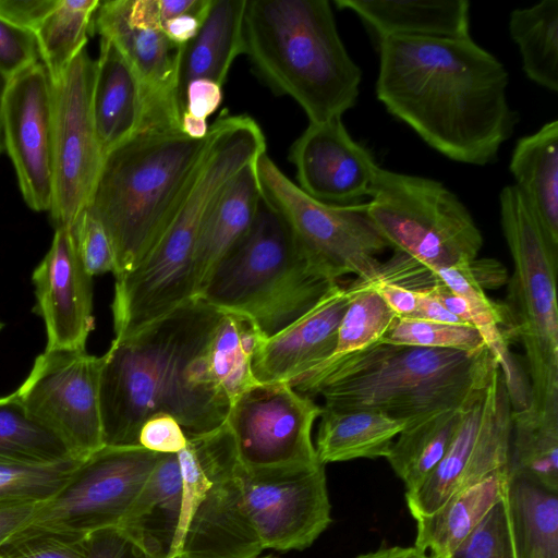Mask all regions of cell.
I'll return each instance as SVG.
<instances>
[{"label":"cell","instance_id":"obj_14","mask_svg":"<svg viewBox=\"0 0 558 558\" xmlns=\"http://www.w3.org/2000/svg\"><path fill=\"white\" fill-rule=\"evenodd\" d=\"M322 411L287 383L259 384L243 393L226 420L241 465L259 471L320 463L312 429Z\"/></svg>","mask_w":558,"mask_h":558},{"label":"cell","instance_id":"obj_55","mask_svg":"<svg viewBox=\"0 0 558 558\" xmlns=\"http://www.w3.org/2000/svg\"><path fill=\"white\" fill-rule=\"evenodd\" d=\"M181 130L192 138H205L209 131L207 121L193 118L184 113L181 118Z\"/></svg>","mask_w":558,"mask_h":558},{"label":"cell","instance_id":"obj_10","mask_svg":"<svg viewBox=\"0 0 558 558\" xmlns=\"http://www.w3.org/2000/svg\"><path fill=\"white\" fill-rule=\"evenodd\" d=\"M264 198L286 220L311 260L332 281L371 278L389 247L366 213V203L339 206L302 191L265 153L257 162Z\"/></svg>","mask_w":558,"mask_h":558},{"label":"cell","instance_id":"obj_17","mask_svg":"<svg viewBox=\"0 0 558 558\" xmlns=\"http://www.w3.org/2000/svg\"><path fill=\"white\" fill-rule=\"evenodd\" d=\"M7 149L26 204L50 211L54 189V100L47 69L38 62L9 80L2 108Z\"/></svg>","mask_w":558,"mask_h":558},{"label":"cell","instance_id":"obj_53","mask_svg":"<svg viewBox=\"0 0 558 558\" xmlns=\"http://www.w3.org/2000/svg\"><path fill=\"white\" fill-rule=\"evenodd\" d=\"M355 558H432L423 550L415 546L401 547L395 546L389 548H381L376 551H371L356 556Z\"/></svg>","mask_w":558,"mask_h":558},{"label":"cell","instance_id":"obj_47","mask_svg":"<svg viewBox=\"0 0 558 558\" xmlns=\"http://www.w3.org/2000/svg\"><path fill=\"white\" fill-rule=\"evenodd\" d=\"M44 502L27 499L0 502V547L34 521Z\"/></svg>","mask_w":558,"mask_h":558},{"label":"cell","instance_id":"obj_24","mask_svg":"<svg viewBox=\"0 0 558 558\" xmlns=\"http://www.w3.org/2000/svg\"><path fill=\"white\" fill-rule=\"evenodd\" d=\"M256 162L247 165L227 185L202 225L194 256V298L256 219L263 199Z\"/></svg>","mask_w":558,"mask_h":558},{"label":"cell","instance_id":"obj_4","mask_svg":"<svg viewBox=\"0 0 558 558\" xmlns=\"http://www.w3.org/2000/svg\"><path fill=\"white\" fill-rule=\"evenodd\" d=\"M244 52L260 78L296 101L310 123L356 104L362 70L347 51L327 0H246Z\"/></svg>","mask_w":558,"mask_h":558},{"label":"cell","instance_id":"obj_30","mask_svg":"<svg viewBox=\"0 0 558 558\" xmlns=\"http://www.w3.org/2000/svg\"><path fill=\"white\" fill-rule=\"evenodd\" d=\"M504 496L517 558H558V492L508 472Z\"/></svg>","mask_w":558,"mask_h":558},{"label":"cell","instance_id":"obj_32","mask_svg":"<svg viewBox=\"0 0 558 558\" xmlns=\"http://www.w3.org/2000/svg\"><path fill=\"white\" fill-rule=\"evenodd\" d=\"M266 338L248 317L223 312L207 348V366L217 388L231 405L259 385L253 374L255 351Z\"/></svg>","mask_w":558,"mask_h":558},{"label":"cell","instance_id":"obj_19","mask_svg":"<svg viewBox=\"0 0 558 558\" xmlns=\"http://www.w3.org/2000/svg\"><path fill=\"white\" fill-rule=\"evenodd\" d=\"M129 5L130 0L100 1L92 26L119 48L141 83L144 116L140 131L181 129L175 92L178 47L161 31L130 25Z\"/></svg>","mask_w":558,"mask_h":558},{"label":"cell","instance_id":"obj_51","mask_svg":"<svg viewBox=\"0 0 558 558\" xmlns=\"http://www.w3.org/2000/svg\"><path fill=\"white\" fill-rule=\"evenodd\" d=\"M128 22L138 28L161 31L159 0H130Z\"/></svg>","mask_w":558,"mask_h":558},{"label":"cell","instance_id":"obj_49","mask_svg":"<svg viewBox=\"0 0 558 558\" xmlns=\"http://www.w3.org/2000/svg\"><path fill=\"white\" fill-rule=\"evenodd\" d=\"M211 4V0H201L192 11L166 20L161 31L175 46L181 47L192 40L199 32Z\"/></svg>","mask_w":558,"mask_h":558},{"label":"cell","instance_id":"obj_48","mask_svg":"<svg viewBox=\"0 0 558 558\" xmlns=\"http://www.w3.org/2000/svg\"><path fill=\"white\" fill-rule=\"evenodd\" d=\"M222 98V86L219 84L209 80L192 81L185 90L184 113L207 121L220 106Z\"/></svg>","mask_w":558,"mask_h":558},{"label":"cell","instance_id":"obj_5","mask_svg":"<svg viewBox=\"0 0 558 558\" xmlns=\"http://www.w3.org/2000/svg\"><path fill=\"white\" fill-rule=\"evenodd\" d=\"M209 143L181 129L140 131L106 154L85 209L104 227L114 278L151 251L186 192Z\"/></svg>","mask_w":558,"mask_h":558},{"label":"cell","instance_id":"obj_57","mask_svg":"<svg viewBox=\"0 0 558 558\" xmlns=\"http://www.w3.org/2000/svg\"><path fill=\"white\" fill-rule=\"evenodd\" d=\"M4 327V324L2 322H0V331L3 329Z\"/></svg>","mask_w":558,"mask_h":558},{"label":"cell","instance_id":"obj_39","mask_svg":"<svg viewBox=\"0 0 558 558\" xmlns=\"http://www.w3.org/2000/svg\"><path fill=\"white\" fill-rule=\"evenodd\" d=\"M80 461L41 466L0 464V502L16 499L48 500Z\"/></svg>","mask_w":558,"mask_h":558},{"label":"cell","instance_id":"obj_27","mask_svg":"<svg viewBox=\"0 0 558 558\" xmlns=\"http://www.w3.org/2000/svg\"><path fill=\"white\" fill-rule=\"evenodd\" d=\"M509 170L513 184L535 214L550 241L558 245V121L518 140Z\"/></svg>","mask_w":558,"mask_h":558},{"label":"cell","instance_id":"obj_1","mask_svg":"<svg viewBox=\"0 0 558 558\" xmlns=\"http://www.w3.org/2000/svg\"><path fill=\"white\" fill-rule=\"evenodd\" d=\"M509 74L489 51L465 38L379 39L377 99L445 157L492 163L514 132Z\"/></svg>","mask_w":558,"mask_h":558},{"label":"cell","instance_id":"obj_36","mask_svg":"<svg viewBox=\"0 0 558 558\" xmlns=\"http://www.w3.org/2000/svg\"><path fill=\"white\" fill-rule=\"evenodd\" d=\"M99 0H60L35 32L40 59L57 81L85 48Z\"/></svg>","mask_w":558,"mask_h":558},{"label":"cell","instance_id":"obj_35","mask_svg":"<svg viewBox=\"0 0 558 558\" xmlns=\"http://www.w3.org/2000/svg\"><path fill=\"white\" fill-rule=\"evenodd\" d=\"M508 472L558 492V415L527 405L512 410Z\"/></svg>","mask_w":558,"mask_h":558},{"label":"cell","instance_id":"obj_29","mask_svg":"<svg viewBox=\"0 0 558 558\" xmlns=\"http://www.w3.org/2000/svg\"><path fill=\"white\" fill-rule=\"evenodd\" d=\"M507 473L493 474L458 492L429 514L415 518L414 546L432 558H449L505 494Z\"/></svg>","mask_w":558,"mask_h":558},{"label":"cell","instance_id":"obj_15","mask_svg":"<svg viewBox=\"0 0 558 558\" xmlns=\"http://www.w3.org/2000/svg\"><path fill=\"white\" fill-rule=\"evenodd\" d=\"M96 60L84 48L54 82V189L50 216L56 228H71L86 207L104 154L99 147L92 95Z\"/></svg>","mask_w":558,"mask_h":558},{"label":"cell","instance_id":"obj_18","mask_svg":"<svg viewBox=\"0 0 558 558\" xmlns=\"http://www.w3.org/2000/svg\"><path fill=\"white\" fill-rule=\"evenodd\" d=\"M298 186L311 197L347 206L367 196L378 169L372 154L347 131L342 117L308 123L290 148Z\"/></svg>","mask_w":558,"mask_h":558},{"label":"cell","instance_id":"obj_40","mask_svg":"<svg viewBox=\"0 0 558 558\" xmlns=\"http://www.w3.org/2000/svg\"><path fill=\"white\" fill-rule=\"evenodd\" d=\"M0 558H87L86 536L29 524L0 547Z\"/></svg>","mask_w":558,"mask_h":558},{"label":"cell","instance_id":"obj_7","mask_svg":"<svg viewBox=\"0 0 558 558\" xmlns=\"http://www.w3.org/2000/svg\"><path fill=\"white\" fill-rule=\"evenodd\" d=\"M499 210L514 266L506 306L527 361V407L558 415V245L513 184L501 190Z\"/></svg>","mask_w":558,"mask_h":558},{"label":"cell","instance_id":"obj_31","mask_svg":"<svg viewBox=\"0 0 558 558\" xmlns=\"http://www.w3.org/2000/svg\"><path fill=\"white\" fill-rule=\"evenodd\" d=\"M462 408H446L405 422L386 457L404 483L405 494L416 490L444 458Z\"/></svg>","mask_w":558,"mask_h":558},{"label":"cell","instance_id":"obj_52","mask_svg":"<svg viewBox=\"0 0 558 558\" xmlns=\"http://www.w3.org/2000/svg\"><path fill=\"white\" fill-rule=\"evenodd\" d=\"M416 295V311L414 318L448 323L463 324L458 317L451 314L428 289L414 290Z\"/></svg>","mask_w":558,"mask_h":558},{"label":"cell","instance_id":"obj_42","mask_svg":"<svg viewBox=\"0 0 558 558\" xmlns=\"http://www.w3.org/2000/svg\"><path fill=\"white\" fill-rule=\"evenodd\" d=\"M70 229L85 270L92 277L105 272L114 274L113 250L100 222L84 208Z\"/></svg>","mask_w":558,"mask_h":558},{"label":"cell","instance_id":"obj_22","mask_svg":"<svg viewBox=\"0 0 558 558\" xmlns=\"http://www.w3.org/2000/svg\"><path fill=\"white\" fill-rule=\"evenodd\" d=\"M246 0H211L197 35L177 51V102L185 110V90L195 80L223 86L235 58L244 52L243 23Z\"/></svg>","mask_w":558,"mask_h":558},{"label":"cell","instance_id":"obj_3","mask_svg":"<svg viewBox=\"0 0 558 558\" xmlns=\"http://www.w3.org/2000/svg\"><path fill=\"white\" fill-rule=\"evenodd\" d=\"M499 362L485 347L476 352L375 342L328 359L290 386L324 407L371 410L410 421L461 408Z\"/></svg>","mask_w":558,"mask_h":558},{"label":"cell","instance_id":"obj_46","mask_svg":"<svg viewBox=\"0 0 558 558\" xmlns=\"http://www.w3.org/2000/svg\"><path fill=\"white\" fill-rule=\"evenodd\" d=\"M59 3L60 0H0V17L35 33Z\"/></svg>","mask_w":558,"mask_h":558},{"label":"cell","instance_id":"obj_26","mask_svg":"<svg viewBox=\"0 0 558 558\" xmlns=\"http://www.w3.org/2000/svg\"><path fill=\"white\" fill-rule=\"evenodd\" d=\"M335 4L354 12L379 39L471 36L466 0H336Z\"/></svg>","mask_w":558,"mask_h":558},{"label":"cell","instance_id":"obj_16","mask_svg":"<svg viewBox=\"0 0 558 558\" xmlns=\"http://www.w3.org/2000/svg\"><path fill=\"white\" fill-rule=\"evenodd\" d=\"M239 477L246 513L265 548L302 550L331 522L325 465L250 471Z\"/></svg>","mask_w":558,"mask_h":558},{"label":"cell","instance_id":"obj_6","mask_svg":"<svg viewBox=\"0 0 558 558\" xmlns=\"http://www.w3.org/2000/svg\"><path fill=\"white\" fill-rule=\"evenodd\" d=\"M337 282L311 260L263 195L250 231L196 298L248 317L269 338L310 311Z\"/></svg>","mask_w":558,"mask_h":558},{"label":"cell","instance_id":"obj_54","mask_svg":"<svg viewBox=\"0 0 558 558\" xmlns=\"http://www.w3.org/2000/svg\"><path fill=\"white\" fill-rule=\"evenodd\" d=\"M199 2L201 0H159L162 23L166 20L194 10Z\"/></svg>","mask_w":558,"mask_h":558},{"label":"cell","instance_id":"obj_8","mask_svg":"<svg viewBox=\"0 0 558 558\" xmlns=\"http://www.w3.org/2000/svg\"><path fill=\"white\" fill-rule=\"evenodd\" d=\"M186 437L177 453L182 509L173 558H256L264 547L244 507L240 461L227 423Z\"/></svg>","mask_w":558,"mask_h":558},{"label":"cell","instance_id":"obj_13","mask_svg":"<svg viewBox=\"0 0 558 558\" xmlns=\"http://www.w3.org/2000/svg\"><path fill=\"white\" fill-rule=\"evenodd\" d=\"M101 356L86 349L45 350L15 391L32 417L83 460L104 447L99 408Z\"/></svg>","mask_w":558,"mask_h":558},{"label":"cell","instance_id":"obj_28","mask_svg":"<svg viewBox=\"0 0 558 558\" xmlns=\"http://www.w3.org/2000/svg\"><path fill=\"white\" fill-rule=\"evenodd\" d=\"M315 451L322 464L387 457L404 420L371 410L322 407Z\"/></svg>","mask_w":558,"mask_h":558},{"label":"cell","instance_id":"obj_9","mask_svg":"<svg viewBox=\"0 0 558 558\" xmlns=\"http://www.w3.org/2000/svg\"><path fill=\"white\" fill-rule=\"evenodd\" d=\"M368 197L367 216L389 247L428 269L468 263L483 246L471 213L439 181L378 167Z\"/></svg>","mask_w":558,"mask_h":558},{"label":"cell","instance_id":"obj_23","mask_svg":"<svg viewBox=\"0 0 558 558\" xmlns=\"http://www.w3.org/2000/svg\"><path fill=\"white\" fill-rule=\"evenodd\" d=\"M92 114L104 156L138 133L144 116L143 89L135 72L119 48L104 37L96 60Z\"/></svg>","mask_w":558,"mask_h":558},{"label":"cell","instance_id":"obj_21","mask_svg":"<svg viewBox=\"0 0 558 558\" xmlns=\"http://www.w3.org/2000/svg\"><path fill=\"white\" fill-rule=\"evenodd\" d=\"M353 280L338 281L310 311L259 342L252 362L259 384H291L335 351L338 327L355 293Z\"/></svg>","mask_w":558,"mask_h":558},{"label":"cell","instance_id":"obj_37","mask_svg":"<svg viewBox=\"0 0 558 558\" xmlns=\"http://www.w3.org/2000/svg\"><path fill=\"white\" fill-rule=\"evenodd\" d=\"M353 282L356 290L341 318L336 348L328 359L378 342L397 318L372 287L359 278Z\"/></svg>","mask_w":558,"mask_h":558},{"label":"cell","instance_id":"obj_41","mask_svg":"<svg viewBox=\"0 0 558 558\" xmlns=\"http://www.w3.org/2000/svg\"><path fill=\"white\" fill-rule=\"evenodd\" d=\"M449 558H517L505 496Z\"/></svg>","mask_w":558,"mask_h":558},{"label":"cell","instance_id":"obj_2","mask_svg":"<svg viewBox=\"0 0 558 558\" xmlns=\"http://www.w3.org/2000/svg\"><path fill=\"white\" fill-rule=\"evenodd\" d=\"M222 311L192 298L101 356L99 408L104 446H140L147 417L168 413L186 436L220 427L230 402L214 384L207 348Z\"/></svg>","mask_w":558,"mask_h":558},{"label":"cell","instance_id":"obj_43","mask_svg":"<svg viewBox=\"0 0 558 558\" xmlns=\"http://www.w3.org/2000/svg\"><path fill=\"white\" fill-rule=\"evenodd\" d=\"M41 62L36 34L0 17V72L9 80Z\"/></svg>","mask_w":558,"mask_h":558},{"label":"cell","instance_id":"obj_34","mask_svg":"<svg viewBox=\"0 0 558 558\" xmlns=\"http://www.w3.org/2000/svg\"><path fill=\"white\" fill-rule=\"evenodd\" d=\"M72 460L66 444L24 408L15 391L0 398V464L41 466Z\"/></svg>","mask_w":558,"mask_h":558},{"label":"cell","instance_id":"obj_44","mask_svg":"<svg viewBox=\"0 0 558 558\" xmlns=\"http://www.w3.org/2000/svg\"><path fill=\"white\" fill-rule=\"evenodd\" d=\"M186 442L187 437L179 422L162 412L147 417L138 434L140 446L157 453H178Z\"/></svg>","mask_w":558,"mask_h":558},{"label":"cell","instance_id":"obj_25","mask_svg":"<svg viewBox=\"0 0 558 558\" xmlns=\"http://www.w3.org/2000/svg\"><path fill=\"white\" fill-rule=\"evenodd\" d=\"M182 509L177 453H162L133 505L117 526L149 558H173Z\"/></svg>","mask_w":558,"mask_h":558},{"label":"cell","instance_id":"obj_56","mask_svg":"<svg viewBox=\"0 0 558 558\" xmlns=\"http://www.w3.org/2000/svg\"><path fill=\"white\" fill-rule=\"evenodd\" d=\"M8 84H9V78L0 72V154L4 149V138H3V130H2V108H3V99H4V94H5Z\"/></svg>","mask_w":558,"mask_h":558},{"label":"cell","instance_id":"obj_11","mask_svg":"<svg viewBox=\"0 0 558 558\" xmlns=\"http://www.w3.org/2000/svg\"><path fill=\"white\" fill-rule=\"evenodd\" d=\"M512 403L498 363L462 408L444 458L424 483L405 494L413 518L435 511L449 497L493 474L508 473Z\"/></svg>","mask_w":558,"mask_h":558},{"label":"cell","instance_id":"obj_58","mask_svg":"<svg viewBox=\"0 0 558 558\" xmlns=\"http://www.w3.org/2000/svg\"><path fill=\"white\" fill-rule=\"evenodd\" d=\"M257 558V557H256ZM265 558H271V557H265Z\"/></svg>","mask_w":558,"mask_h":558},{"label":"cell","instance_id":"obj_38","mask_svg":"<svg viewBox=\"0 0 558 558\" xmlns=\"http://www.w3.org/2000/svg\"><path fill=\"white\" fill-rule=\"evenodd\" d=\"M379 341L464 352H476L486 347L473 326L401 317L396 318Z\"/></svg>","mask_w":558,"mask_h":558},{"label":"cell","instance_id":"obj_50","mask_svg":"<svg viewBox=\"0 0 558 558\" xmlns=\"http://www.w3.org/2000/svg\"><path fill=\"white\" fill-rule=\"evenodd\" d=\"M361 280L372 287L381 296L397 317L414 318L416 311V295L414 290L378 279Z\"/></svg>","mask_w":558,"mask_h":558},{"label":"cell","instance_id":"obj_45","mask_svg":"<svg viewBox=\"0 0 558 558\" xmlns=\"http://www.w3.org/2000/svg\"><path fill=\"white\" fill-rule=\"evenodd\" d=\"M87 558H149L119 527H108L86 535Z\"/></svg>","mask_w":558,"mask_h":558},{"label":"cell","instance_id":"obj_33","mask_svg":"<svg viewBox=\"0 0 558 558\" xmlns=\"http://www.w3.org/2000/svg\"><path fill=\"white\" fill-rule=\"evenodd\" d=\"M509 33L519 48L522 70L532 82L558 92V0L514 9Z\"/></svg>","mask_w":558,"mask_h":558},{"label":"cell","instance_id":"obj_12","mask_svg":"<svg viewBox=\"0 0 558 558\" xmlns=\"http://www.w3.org/2000/svg\"><path fill=\"white\" fill-rule=\"evenodd\" d=\"M162 453L142 446H104L81 460L31 524L86 536L117 527Z\"/></svg>","mask_w":558,"mask_h":558},{"label":"cell","instance_id":"obj_20","mask_svg":"<svg viewBox=\"0 0 558 558\" xmlns=\"http://www.w3.org/2000/svg\"><path fill=\"white\" fill-rule=\"evenodd\" d=\"M76 251L70 228H56L49 251L34 270V312L46 326V350L85 349L94 329L93 280Z\"/></svg>","mask_w":558,"mask_h":558}]
</instances>
